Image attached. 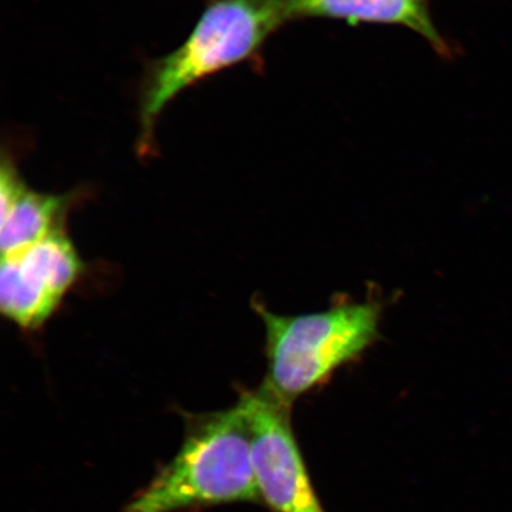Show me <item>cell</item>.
<instances>
[{"instance_id":"4","label":"cell","mask_w":512,"mask_h":512,"mask_svg":"<svg viewBox=\"0 0 512 512\" xmlns=\"http://www.w3.org/2000/svg\"><path fill=\"white\" fill-rule=\"evenodd\" d=\"M239 402L252 433V462L261 503L273 512H325L291 424L292 406L265 386L243 390Z\"/></svg>"},{"instance_id":"7","label":"cell","mask_w":512,"mask_h":512,"mask_svg":"<svg viewBox=\"0 0 512 512\" xmlns=\"http://www.w3.org/2000/svg\"><path fill=\"white\" fill-rule=\"evenodd\" d=\"M11 256L28 283L62 302L83 273V262L66 230Z\"/></svg>"},{"instance_id":"2","label":"cell","mask_w":512,"mask_h":512,"mask_svg":"<svg viewBox=\"0 0 512 512\" xmlns=\"http://www.w3.org/2000/svg\"><path fill=\"white\" fill-rule=\"evenodd\" d=\"M290 21L287 0H208L187 40L147 69L139 106L142 150L176 96L256 55Z\"/></svg>"},{"instance_id":"3","label":"cell","mask_w":512,"mask_h":512,"mask_svg":"<svg viewBox=\"0 0 512 512\" xmlns=\"http://www.w3.org/2000/svg\"><path fill=\"white\" fill-rule=\"evenodd\" d=\"M266 331L267 375L262 383L278 399L293 402L360 360L379 341L381 304L339 303L302 316H280L255 300Z\"/></svg>"},{"instance_id":"8","label":"cell","mask_w":512,"mask_h":512,"mask_svg":"<svg viewBox=\"0 0 512 512\" xmlns=\"http://www.w3.org/2000/svg\"><path fill=\"white\" fill-rule=\"evenodd\" d=\"M60 304L59 300L30 285L11 256H3L0 309L6 318L23 329L35 330L54 315Z\"/></svg>"},{"instance_id":"5","label":"cell","mask_w":512,"mask_h":512,"mask_svg":"<svg viewBox=\"0 0 512 512\" xmlns=\"http://www.w3.org/2000/svg\"><path fill=\"white\" fill-rule=\"evenodd\" d=\"M0 171L3 256L21 253L51 234L66 230L69 210L78 200L76 192L55 195L30 189L10 157L3 158Z\"/></svg>"},{"instance_id":"6","label":"cell","mask_w":512,"mask_h":512,"mask_svg":"<svg viewBox=\"0 0 512 512\" xmlns=\"http://www.w3.org/2000/svg\"><path fill=\"white\" fill-rule=\"evenodd\" d=\"M291 21L306 18L341 19L349 24H399L412 29L443 57L452 49L432 21L430 0H287Z\"/></svg>"},{"instance_id":"1","label":"cell","mask_w":512,"mask_h":512,"mask_svg":"<svg viewBox=\"0 0 512 512\" xmlns=\"http://www.w3.org/2000/svg\"><path fill=\"white\" fill-rule=\"evenodd\" d=\"M174 459L137 492L123 512H188L261 503L252 462L251 426L241 403L224 411L184 413Z\"/></svg>"}]
</instances>
